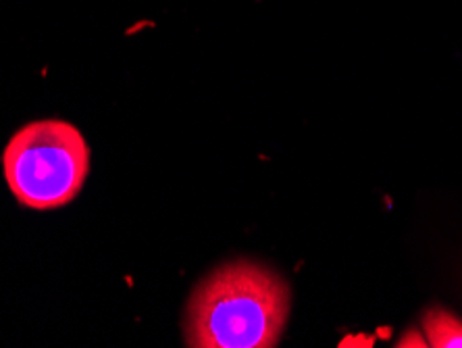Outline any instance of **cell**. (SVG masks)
I'll use <instances>...</instances> for the list:
<instances>
[{
    "label": "cell",
    "instance_id": "3957f363",
    "mask_svg": "<svg viewBox=\"0 0 462 348\" xmlns=\"http://www.w3.org/2000/svg\"><path fill=\"white\" fill-rule=\"evenodd\" d=\"M427 346L462 348V322L444 309H430L423 315Z\"/></svg>",
    "mask_w": 462,
    "mask_h": 348
},
{
    "label": "cell",
    "instance_id": "7a4b0ae2",
    "mask_svg": "<svg viewBox=\"0 0 462 348\" xmlns=\"http://www.w3.org/2000/svg\"><path fill=\"white\" fill-rule=\"evenodd\" d=\"M3 167L19 204L51 211L65 207L81 193L90 172V148L73 124L33 121L9 140Z\"/></svg>",
    "mask_w": 462,
    "mask_h": 348
},
{
    "label": "cell",
    "instance_id": "6da1fadb",
    "mask_svg": "<svg viewBox=\"0 0 462 348\" xmlns=\"http://www.w3.org/2000/svg\"><path fill=\"white\" fill-rule=\"evenodd\" d=\"M290 311L288 284L258 263H229L210 274L188 305L186 343L199 348H271Z\"/></svg>",
    "mask_w": 462,
    "mask_h": 348
}]
</instances>
